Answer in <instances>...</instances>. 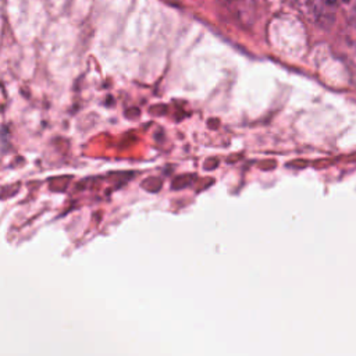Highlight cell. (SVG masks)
Masks as SVG:
<instances>
[{
  "mask_svg": "<svg viewBox=\"0 0 356 356\" xmlns=\"http://www.w3.org/2000/svg\"><path fill=\"white\" fill-rule=\"evenodd\" d=\"M341 50L345 64L350 72L352 82L356 85V28L348 25L341 38Z\"/></svg>",
  "mask_w": 356,
  "mask_h": 356,
  "instance_id": "6da1fadb",
  "label": "cell"
}]
</instances>
